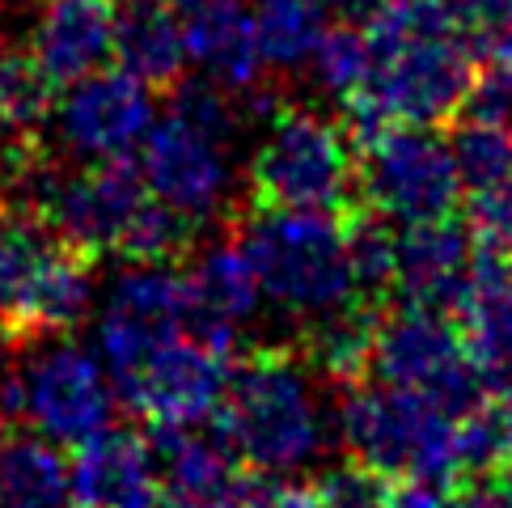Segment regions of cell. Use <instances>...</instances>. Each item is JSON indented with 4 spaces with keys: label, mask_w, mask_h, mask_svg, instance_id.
<instances>
[{
    "label": "cell",
    "mask_w": 512,
    "mask_h": 508,
    "mask_svg": "<svg viewBox=\"0 0 512 508\" xmlns=\"http://www.w3.org/2000/svg\"><path fill=\"white\" fill-rule=\"evenodd\" d=\"M369 43V85L347 102L360 144L394 123L428 127L466 106L479 60L449 0H386Z\"/></svg>",
    "instance_id": "cell-1"
},
{
    "label": "cell",
    "mask_w": 512,
    "mask_h": 508,
    "mask_svg": "<svg viewBox=\"0 0 512 508\" xmlns=\"http://www.w3.org/2000/svg\"><path fill=\"white\" fill-rule=\"evenodd\" d=\"M221 437L259 475L288 479L309 470L331 437L314 373L288 352L242 360L221 398Z\"/></svg>",
    "instance_id": "cell-2"
},
{
    "label": "cell",
    "mask_w": 512,
    "mask_h": 508,
    "mask_svg": "<svg viewBox=\"0 0 512 508\" xmlns=\"http://www.w3.org/2000/svg\"><path fill=\"white\" fill-rule=\"evenodd\" d=\"M242 246L259 271L263 297L292 318L314 322L339 305L360 301L347 263V233L335 212L259 204L246 221Z\"/></svg>",
    "instance_id": "cell-3"
},
{
    "label": "cell",
    "mask_w": 512,
    "mask_h": 508,
    "mask_svg": "<svg viewBox=\"0 0 512 508\" xmlns=\"http://www.w3.org/2000/svg\"><path fill=\"white\" fill-rule=\"evenodd\" d=\"M339 437L356 462L386 479H462L457 415L390 381H352L339 407Z\"/></svg>",
    "instance_id": "cell-4"
},
{
    "label": "cell",
    "mask_w": 512,
    "mask_h": 508,
    "mask_svg": "<svg viewBox=\"0 0 512 508\" xmlns=\"http://www.w3.org/2000/svg\"><path fill=\"white\" fill-rule=\"evenodd\" d=\"M356 187L352 136L318 111L280 106L250 157V191L267 208L335 212Z\"/></svg>",
    "instance_id": "cell-5"
},
{
    "label": "cell",
    "mask_w": 512,
    "mask_h": 508,
    "mask_svg": "<svg viewBox=\"0 0 512 508\" xmlns=\"http://www.w3.org/2000/svg\"><path fill=\"white\" fill-rule=\"evenodd\" d=\"M115 390L119 386L98 365V356L68 339L39 343L0 377L5 407L26 415L34 432L60 445H81L111 428Z\"/></svg>",
    "instance_id": "cell-6"
},
{
    "label": "cell",
    "mask_w": 512,
    "mask_h": 508,
    "mask_svg": "<svg viewBox=\"0 0 512 508\" xmlns=\"http://www.w3.org/2000/svg\"><path fill=\"white\" fill-rule=\"evenodd\" d=\"M356 187L364 204L398 225L453 216L457 199L466 195L453 144L419 123H394L360 144Z\"/></svg>",
    "instance_id": "cell-7"
},
{
    "label": "cell",
    "mask_w": 512,
    "mask_h": 508,
    "mask_svg": "<svg viewBox=\"0 0 512 508\" xmlns=\"http://www.w3.org/2000/svg\"><path fill=\"white\" fill-rule=\"evenodd\" d=\"M373 373L453 415L479 407L487 390L470 365L462 335L441 318V310H419V305H402L394 318H381Z\"/></svg>",
    "instance_id": "cell-8"
},
{
    "label": "cell",
    "mask_w": 512,
    "mask_h": 508,
    "mask_svg": "<svg viewBox=\"0 0 512 508\" xmlns=\"http://www.w3.org/2000/svg\"><path fill=\"white\" fill-rule=\"evenodd\" d=\"M153 85H144L127 68H98L72 81L68 94L51 111V136L60 153L81 161H127L140 153L153 127Z\"/></svg>",
    "instance_id": "cell-9"
},
{
    "label": "cell",
    "mask_w": 512,
    "mask_h": 508,
    "mask_svg": "<svg viewBox=\"0 0 512 508\" xmlns=\"http://www.w3.org/2000/svg\"><path fill=\"white\" fill-rule=\"evenodd\" d=\"M187 335V288L166 263H136L111 284L98 314V348L115 386L132 381L149 360Z\"/></svg>",
    "instance_id": "cell-10"
},
{
    "label": "cell",
    "mask_w": 512,
    "mask_h": 508,
    "mask_svg": "<svg viewBox=\"0 0 512 508\" xmlns=\"http://www.w3.org/2000/svg\"><path fill=\"white\" fill-rule=\"evenodd\" d=\"M140 178L153 199L182 212L191 225L212 221L229 204L233 166H229V140L204 132L191 119L170 111L149 127L140 144Z\"/></svg>",
    "instance_id": "cell-11"
},
{
    "label": "cell",
    "mask_w": 512,
    "mask_h": 508,
    "mask_svg": "<svg viewBox=\"0 0 512 508\" xmlns=\"http://www.w3.org/2000/svg\"><path fill=\"white\" fill-rule=\"evenodd\" d=\"M229 390V352L212 348L204 339H174L166 343L119 394L157 428H195L212 411H221Z\"/></svg>",
    "instance_id": "cell-12"
},
{
    "label": "cell",
    "mask_w": 512,
    "mask_h": 508,
    "mask_svg": "<svg viewBox=\"0 0 512 508\" xmlns=\"http://www.w3.org/2000/svg\"><path fill=\"white\" fill-rule=\"evenodd\" d=\"M182 288H187V335L221 352H229L242 326L254 322L263 297L259 271H254L242 242L204 246L182 276Z\"/></svg>",
    "instance_id": "cell-13"
},
{
    "label": "cell",
    "mask_w": 512,
    "mask_h": 508,
    "mask_svg": "<svg viewBox=\"0 0 512 508\" xmlns=\"http://www.w3.org/2000/svg\"><path fill=\"white\" fill-rule=\"evenodd\" d=\"M457 335L479 381L491 394L512 390V263L500 250H483L453 305Z\"/></svg>",
    "instance_id": "cell-14"
},
{
    "label": "cell",
    "mask_w": 512,
    "mask_h": 508,
    "mask_svg": "<svg viewBox=\"0 0 512 508\" xmlns=\"http://www.w3.org/2000/svg\"><path fill=\"white\" fill-rule=\"evenodd\" d=\"M479 259V238L453 216L402 225L394 254V293L419 310H453Z\"/></svg>",
    "instance_id": "cell-15"
},
{
    "label": "cell",
    "mask_w": 512,
    "mask_h": 508,
    "mask_svg": "<svg viewBox=\"0 0 512 508\" xmlns=\"http://www.w3.org/2000/svg\"><path fill=\"white\" fill-rule=\"evenodd\" d=\"M182 34H187V60L208 81L233 89V94H250L263 85L267 56L246 0H187Z\"/></svg>",
    "instance_id": "cell-16"
},
{
    "label": "cell",
    "mask_w": 512,
    "mask_h": 508,
    "mask_svg": "<svg viewBox=\"0 0 512 508\" xmlns=\"http://www.w3.org/2000/svg\"><path fill=\"white\" fill-rule=\"evenodd\" d=\"M157 449L132 432L106 428L81 441L72 462V504L77 508H153L157 504Z\"/></svg>",
    "instance_id": "cell-17"
},
{
    "label": "cell",
    "mask_w": 512,
    "mask_h": 508,
    "mask_svg": "<svg viewBox=\"0 0 512 508\" xmlns=\"http://www.w3.org/2000/svg\"><path fill=\"white\" fill-rule=\"evenodd\" d=\"M30 51L56 85H72L115 56V17L106 0H51L30 34Z\"/></svg>",
    "instance_id": "cell-18"
},
{
    "label": "cell",
    "mask_w": 512,
    "mask_h": 508,
    "mask_svg": "<svg viewBox=\"0 0 512 508\" xmlns=\"http://www.w3.org/2000/svg\"><path fill=\"white\" fill-rule=\"evenodd\" d=\"M56 246L60 238L34 216L0 204V343H39L34 305H39V284Z\"/></svg>",
    "instance_id": "cell-19"
},
{
    "label": "cell",
    "mask_w": 512,
    "mask_h": 508,
    "mask_svg": "<svg viewBox=\"0 0 512 508\" xmlns=\"http://www.w3.org/2000/svg\"><path fill=\"white\" fill-rule=\"evenodd\" d=\"M157 462L166 470L170 500L195 504V508H221L237 479V453L225 437H199L195 428H157Z\"/></svg>",
    "instance_id": "cell-20"
},
{
    "label": "cell",
    "mask_w": 512,
    "mask_h": 508,
    "mask_svg": "<svg viewBox=\"0 0 512 508\" xmlns=\"http://www.w3.org/2000/svg\"><path fill=\"white\" fill-rule=\"evenodd\" d=\"M115 60L144 85H178L191 64L182 17L157 0H127L115 17Z\"/></svg>",
    "instance_id": "cell-21"
},
{
    "label": "cell",
    "mask_w": 512,
    "mask_h": 508,
    "mask_svg": "<svg viewBox=\"0 0 512 508\" xmlns=\"http://www.w3.org/2000/svg\"><path fill=\"white\" fill-rule=\"evenodd\" d=\"M0 508H77L72 466L43 432L0 445Z\"/></svg>",
    "instance_id": "cell-22"
},
{
    "label": "cell",
    "mask_w": 512,
    "mask_h": 508,
    "mask_svg": "<svg viewBox=\"0 0 512 508\" xmlns=\"http://www.w3.org/2000/svg\"><path fill=\"white\" fill-rule=\"evenodd\" d=\"M377 326H381V318L369 310V301L339 305V310L314 318L309 322V331H305L309 365H314L318 373H326L331 381L352 386L360 373L373 369Z\"/></svg>",
    "instance_id": "cell-23"
},
{
    "label": "cell",
    "mask_w": 512,
    "mask_h": 508,
    "mask_svg": "<svg viewBox=\"0 0 512 508\" xmlns=\"http://www.w3.org/2000/svg\"><path fill=\"white\" fill-rule=\"evenodd\" d=\"M56 111V81L47 77L30 47L0 43V132L13 140H34Z\"/></svg>",
    "instance_id": "cell-24"
},
{
    "label": "cell",
    "mask_w": 512,
    "mask_h": 508,
    "mask_svg": "<svg viewBox=\"0 0 512 508\" xmlns=\"http://www.w3.org/2000/svg\"><path fill=\"white\" fill-rule=\"evenodd\" d=\"M254 26L271 68L297 72L314 60L318 43L331 30L326 0H254Z\"/></svg>",
    "instance_id": "cell-25"
},
{
    "label": "cell",
    "mask_w": 512,
    "mask_h": 508,
    "mask_svg": "<svg viewBox=\"0 0 512 508\" xmlns=\"http://www.w3.org/2000/svg\"><path fill=\"white\" fill-rule=\"evenodd\" d=\"M347 233V263H352V280L360 301H377L394 288V254H398V233H390L381 212H360L343 225Z\"/></svg>",
    "instance_id": "cell-26"
},
{
    "label": "cell",
    "mask_w": 512,
    "mask_h": 508,
    "mask_svg": "<svg viewBox=\"0 0 512 508\" xmlns=\"http://www.w3.org/2000/svg\"><path fill=\"white\" fill-rule=\"evenodd\" d=\"M314 81L331 94L335 102H352L360 98V89L369 85V68H373V43H369V26H335L326 30V39L314 51Z\"/></svg>",
    "instance_id": "cell-27"
},
{
    "label": "cell",
    "mask_w": 512,
    "mask_h": 508,
    "mask_svg": "<svg viewBox=\"0 0 512 508\" xmlns=\"http://www.w3.org/2000/svg\"><path fill=\"white\" fill-rule=\"evenodd\" d=\"M191 229L195 225L187 221V216L166 208L161 199L149 195L140 204L136 221L127 225L123 242H119V254L123 259H132V263H170L191 246Z\"/></svg>",
    "instance_id": "cell-28"
},
{
    "label": "cell",
    "mask_w": 512,
    "mask_h": 508,
    "mask_svg": "<svg viewBox=\"0 0 512 508\" xmlns=\"http://www.w3.org/2000/svg\"><path fill=\"white\" fill-rule=\"evenodd\" d=\"M479 64L512 60V0H449Z\"/></svg>",
    "instance_id": "cell-29"
},
{
    "label": "cell",
    "mask_w": 512,
    "mask_h": 508,
    "mask_svg": "<svg viewBox=\"0 0 512 508\" xmlns=\"http://www.w3.org/2000/svg\"><path fill=\"white\" fill-rule=\"evenodd\" d=\"M470 221L483 250L512 254V161L487 187L470 191Z\"/></svg>",
    "instance_id": "cell-30"
},
{
    "label": "cell",
    "mask_w": 512,
    "mask_h": 508,
    "mask_svg": "<svg viewBox=\"0 0 512 508\" xmlns=\"http://www.w3.org/2000/svg\"><path fill=\"white\" fill-rule=\"evenodd\" d=\"M314 492H318V508H390L386 475H377L364 462L331 466Z\"/></svg>",
    "instance_id": "cell-31"
},
{
    "label": "cell",
    "mask_w": 512,
    "mask_h": 508,
    "mask_svg": "<svg viewBox=\"0 0 512 508\" xmlns=\"http://www.w3.org/2000/svg\"><path fill=\"white\" fill-rule=\"evenodd\" d=\"M462 111H466V119H479V123L512 132V60L483 64L474 72V85H470Z\"/></svg>",
    "instance_id": "cell-32"
},
{
    "label": "cell",
    "mask_w": 512,
    "mask_h": 508,
    "mask_svg": "<svg viewBox=\"0 0 512 508\" xmlns=\"http://www.w3.org/2000/svg\"><path fill=\"white\" fill-rule=\"evenodd\" d=\"M221 508H318V492L288 483L280 475H267L254 483H237Z\"/></svg>",
    "instance_id": "cell-33"
},
{
    "label": "cell",
    "mask_w": 512,
    "mask_h": 508,
    "mask_svg": "<svg viewBox=\"0 0 512 508\" xmlns=\"http://www.w3.org/2000/svg\"><path fill=\"white\" fill-rule=\"evenodd\" d=\"M390 508H462V496H449V483L402 479V487H390Z\"/></svg>",
    "instance_id": "cell-34"
},
{
    "label": "cell",
    "mask_w": 512,
    "mask_h": 508,
    "mask_svg": "<svg viewBox=\"0 0 512 508\" xmlns=\"http://www.w3.org/2000/svg\"><path fill=\"white\" fill-rule=\"evenodd\" d=\"M381 9H386V0H326V13L339 26H373Z\"/></svg>",
    "instance_id": "cell-35"
},
{
    "label": "cell",
    "mask_w": 512,
    "mask_h": 508,
    "mask_svg": "<svg viewBox=\"0 0 512 508\" xmlns=\"http://www.w3.org/2000/svg\"><path fill=\"white\" fill-rule=\"evenodd\" d=\"M5 415H9V407H5V394H0V432H5ZM5 445V441H0Z\"/></svg>",
    "instance_id": "cell-36"
},
{
    "label": "cell",
    "mask_w": 512,
    "mask_h": 508,
    "mask_svg": "<svg viewBox=\"0 0 512 508\" xmlns=\"http://www.w3.org/2000/svg\"><path fill=\"white\" fill-rule=\"evenodd\" d=\"M157 5H170V9H182V5H187V0H157Z\"/></svg>",
    "instance_id": "cell-37"
},
{
    "label": "cell",
    "mask_w": 512,
    "mask_h": 508,
    "mask_svg": "<svg viewBox=\"0 0 512 508\" xmlns=\"http://www.w3.org/2000/svg\"><path fill=\"white\" fill-rule=\"evenodd\" d=\"M166 508H195V504H182V500H170Z\"/></svg>",
    "instance_id": "cell-38"
}]
</instances>
